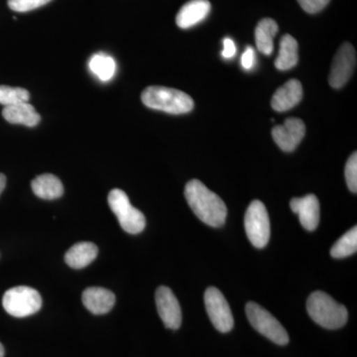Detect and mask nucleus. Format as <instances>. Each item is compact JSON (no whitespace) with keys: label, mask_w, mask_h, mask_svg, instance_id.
Here are the masks:
<instances>
[{"label":"nucleus","mask_w":357,"mask_h":357,"mask_svg":"<svg viewBox=\"0 0 357 357\" xmlns=\"http://www.w3.org/2000/svg\"><path fill=\"white\" fill-rule=\"evenodd\" d=\"M185 197L192 211L206 225L220 227L227 220V208L222 199L199 180H191L185 188Z\"/></svg>","instance_id":"obj_1"},{"label":"nucleus","mask_w":357,"mask_h":357,"mask_svg":"<svg viewBox=\"0 0 357 357\" xmlns=\"http://www.w3.org/2000/svg\"><path fill=\"white\" fill-rule=\"evenodd\" d=\"M141 100L152 109L171 114H184L194 109L191 96L178 89L151 86L143 91Z\"/></svg>","instance_id":"obj_2"},{"label":"nucleus","mask_w":357,"mask_h":357,"mask_svg":"<svg viewBox=\"0 0 357 357\" xmlns=\"http://www.w3.org/2000/svg\"><path fill=\"white\" fill-rule=\"evenodd\" d=\"M307 310L312 321L328 330H337L347 324L349 314L347 307L321 291L311 294Z\"/></svg>","instance_id":"obj_3"},{"label":"nucleus","mask_w":357,"mask_h":357,"mask_svg":"<svg viewBox=\"0 0 357 357\" xmlns=\"http://www.w3.org/2000/svg\"><path fill=\"white\" fill-rule=\"evenodd\" d=\"M110 210L116 215L119 225L123 230L130 234L142 232L146 227L144 215L131 204L128 195L122 190L114 189L109 194Z\"/></svg>","instance_id":"obj_4"},{"label":"nucleus","mask_w":357,"mask_h":357,"mask_svg":"<svg viewBox=\"0 0 357 357\" xmlns=\"http://www.w3.org/2000/svg\"><path fill=\"white\" fill-rule=\"evenodd\" d=\"M2 306L10 316L25 318L41 309L42 298L38 291L28 286H17L4 294Z\"/></svg>","instance_id":"obj_5"},{"label":"nucleus","mask_w":357,"mask_h":357,"mask_svg":"<svg viewBox=\"0 0 357 357\" xmlns=\"http://www.w3.org/2000/svg\"><path fill=\"white\" fill-rule=\"evenodd\" d=\"M249 323L258 333L269 338L274 344L286 345L289 342L287 331L267 310L255 302H249L245 307Z\"/></svg>","instance_id":"obj_6"},{"label":"nucleus","mask_w":357,"mask_h":357,"mask_svg":"<svg viewBox=\"0 0 357 357\" xmlns=\"http://www.w3.org/2000/svg\"><path fill=\"white\" fill-rule=\"evenodd\" d=\"M244 227L249 241L257 248L267 245L270 239V220L266 206L260 201L249 204L244 218Z\"/></svg>","instance_id":"obj_7"},{"label":"nucleus","mask_w":357,"mask_h":357,"mask_svg":"<svg viewBox=\"0 0 357 357\" xmlns=\"http://www.w3.org/2000/svg\"><path fill=\"white\" fill-rule=\"evenodd\" d=\"M204 304L215 328L220 333L230 332L234 328V316L222 293L217 288H208L204 293Z\"/></svg>","instance_id":"obj_8"},{"label":"nucleus","mask_w":357,"mask_h":357,"mask_svg":"<svg viewBox=\"0 0 357 357\" xmlns=\"http://www.w3.org/2000/svg\"><path fill=\"white\" fill-rule=\"evenodd\" d=\"M356 66V52L351 44L342 45L331 68L328 83L335 89H340L351 79Z\"/></svg>","instance_id":"obj_9"},{"label":"nucleus","mask_w":357,"mask_h":357,"mask_svg":"<svg viewBox=\"0 0 357 357\" xmlns=\"http://www.w3.org/2000/svg\"><path fill=\"white\" fill-rule=\"evenodd\" d=\"M157 311L167 328L178 330L182 325V311L177 298L172 290L166 286H160L155 295Z\"/></svg>","instance_id":"obj_10"},{"label":"nucleus","mask_w":357,"mask_h":357,"mask_svg":"<svg viewBox=\"0 0 357 357\" xmlns=\"http://www.w3.org/2000/svg\"><path fill=\"white\" fill-rule=\"evenodd\" d=\"M306 134V126L300 119H286L283 126H277L272 129V137L280 149L285 152H292Z\"/></svg>","instance_id":"obj_11"},{"label":"nucleus","mask_w":357,"mask_h":357,"mask_svg":"<svg viewBox=\"0 0 357 357\" xmlns=\"http://www.w3.org/2000/svg\"><path fill=\"white\" fill-rule=\"evenodd\" d=\"M291 210L299 215L301 225L305 229L312 231L319 222V203L314 195H307L303 198H294L290 202Z\"/></svg>","instance_id":"obj_12"},{"label":"nucleus","mask_w":357,"mask_h":357,"mask_svg":"<svg viewBox=\"0 0 357 357\" xmlns=\"http://www.w3.org/2000/svg\"><path fill=\"white\" fill-rule=\"evenodd\" d=\"M211 8L208 0H191L180 9L176 17V23L182 29H189L206 20Z\"/></svg>","instance_id":"obj_13"},{"label":"nucleus","mask_w":357,"mask_h":357,"mask_svg":"<svg viewBox=\"0 0 357 357\" xmlns=\"http://www.w3.org/2000/svg\"><path fill=\"white\" fill-rule=\"evenodd\" d=\"M303 98V86L298 79H290L277 89L272 96L271 107L276 112H287L301 102Z\"/></svg>","instance_id":"obj_14"},{"label":"nucleus","mask_w":357,"mask_h":357,"mask_svg":"<svg viewBox=\"0 0 357 357\" xmlns=\"http://www.w3.org/2000/svg\"><path fill=\"white\" fill-rule=\"evenodd\" d=\"M82 300L84 307L93 314H107L115 304L114 294L107 289L100 287L86 289Z\"/></svg>","instance_id":"obj_15"},{"label":"nucleus","mask_w":357,"mask_h":357,"mask_svg":"<svg viewBox=\"0 0 357 357\" xmlns=\"http://www.w3.org/2000/svg\"><path fill=\"white\" fill-rule=\"evenodd\" d=\"M2 116L9 123L23 124L28 128H34L38 126L41 116L34 109L33 105L28 102H21L18 105L6 107L2 110Z\"/></svg>","instance_id":"obj_16"},{"label":"nucleus","mask_w":357,"mask_h":357,"mask_svg":"<svg viewBox=\"0 0 357 357\" xmlns=\"http://www.w3.org/2000/svg\"><path fill=\"white\" fill-rule=\"evenodd\" d=\"M98 248L95 243H79L73 245L65 255V261L70 268L82 269L91 264L98 256Z\"/></svg>","instance_id":"obj_17"},{"label":"nucleus","mask_w":357,"mask_h":357,"mask_svg":"<svg viewBox=\"0 0 357 357\" xmlns=\"http://www.w3.org/2000/svg\"><path fill=\"white\" fill-rule=\"evenodd\" d=\"M32 191L40 199H56L64 194V187L60 178L53 174H43L31 183Z\"/></svg>","instance_id":"obj_18"},{"label":"nucleus","mask_w":357,"mask_h":357,"mask_svg":"<svg viewBox=\"0 0 357 357\" xmlns=\"http://www.w3.org/2000/svg\"><path fill=\"white\" fill-rule=\"evenodd\" d=\"M278 24L271 18L259 21L255 29V42L258 50L264 55H271L273 52V38L278 32Z\"/></svg>","instance_id":"obj_19"},{"label":"nucleus","mask_w":357,"mask_h":357,"mask_svg":"<svg viewBox=\"0 0 357 357\" xmlns=\"http://www.w3.org/2000/svg\"><path fill=\"white\" fill-rule=\"evenodd\" d=\"M298 60V42L291 35H284L280 41L278 56L275 61V67L280 70H290L297 65Z\"/></svg>","instance_id":"obj_20"},{"label":"nucleus","mask_w":357,"mask_h":357,"mask_svg":"<svg viewBox=\"0 0 357 357\" xmlns=\"http://www.w3.org/2000/svg\"><path fill=\"white\" fill-rule=\"evenodd\" d=\"M89 67L91 72L102 82L110 81L116 72L114 59L103 53L93 55L89 60Z\"/></svg>","instance_id":"obj_21"},{"label":"nucleus","mask_w":357,"mask_h":357,"mask_svg":"<svg viewBox=\"0 0 357 357\" xmlns=\"http://www.w3.org/2000/svg\"><path fill=\"white\" fill-rule=\"evenodd\" d=\"M357 250V227L349 230L333 244L331 249V255L337 259L347 257L356 253Z\"/></svg>","instance_id":"obj_22"},{"label":"nucleus","mask_w":357,"mask_h":357,"mask_svg":"<svg viewBox=\"0 0 357 357\" xmlns=\"http://www.w3.org/2000/svg\"><path fill=\"white\" fill-rule=\"evenodd\" d=\"M29 98L30 93L27 89L0 86V105H4V107L21 102H28Z\"/></svg>","instance_id":"obj_23"},{"label":"nucleus","mask_w":357,"mask_h":357,"mask_svg":"<svg viewBox=\"0 0 357 357\" xmlns=\"http://www.w3.org/2000/svg\"><path fill=\"white\" fill-rule=\"evenodd\" d=\"M52 0H8V6L16 13H28L49 3Z\"/></svg>","instance_id":"obj_24"},{"label":"nucleus","mask_w":357,"mask_h":357,"mask_svg":"<svg viewBox=\"0 0 357 357\" xmlns=\"http://www.w3.org/2000/svg\"><path fill=\"white\" fill-rule=\"evenodd\" d=\"M345 180L347 187L352 192H357V153L354 154L347 160L344 170Z\"/></svg>","instance_id":"obj_25"},{"label":"nucleus","mask_w":357,"mask_h":357,"mask_svg":"<svg viewBox=\"0 0 357 357\" xmlns=\"http://www.w3.org/2000/svg\"><path fill=\"white\" fill-rule=\"evenodd\" d=\"M301 7L307 13H318L328 6L330 0H297Z\"/></svg>","instance_id":"obj_26"},{"label":"nucleus","mask_w":357,"mask_h":357,"mask_svg":"<svg viewBox=\"0 0 357 357\" xmlns=\"http://www.w3.org/2000/svg\"><path fill=\"white\" fill-rule=\"evenodd\" d=\"M255 53L251 47H248L246 50L244 51L243 57H241V66L244 70H251L255 66Z\"/></svg>","instance_id":"obj_27"},{"label":"nucleus","mask_w":357,"mask_h":357,"mask_svg":"<svg viewBox=\"0 0 357 357\" xmlns=\"http://www.w3.org/2000/svg\"><path fill=\"white\" fill-rule=\"evenodd\" d=\"M236 54V46L234 40L230 38L223 39V49L222 51V56L225 59H231L234 57Z\"/></svg>","instance_id":"obj_28"},{"label":"nucleus","mask_w":357,"mask_h":357,"mask_svg":"<svg viewBox=\"0 0 357 357\" xmlns=\"http://www.w3.org/2000/svg\"><path fill=\"white\" fill-rule=\"evenodd\" d=\"M6 177L3 174L0 173V195L2 194L3 190L6 189Z\"/></svg>","instance_id":"obj_29"},{"label":"nucleus","mask_w":357,"mask_h":357,"mask_svg":"<svg viewBox=\"0 0 357 357\" xmlns=\"http://www.w3.org/2000/svg\"><path fill=\"white\" fill-rule=\"evenodd\" d=\"M0 357H4V347L0 344Z\"/></svg>","instance_id":"obj_30"}]
</instances>
